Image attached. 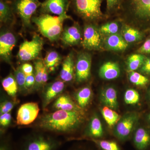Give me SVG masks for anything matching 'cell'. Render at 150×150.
<instances>
[{
	"label": "cell",
	"mask_w": 150,
	"mask_h": 150,
	"mask_svg": "<svg viewBox=\"0 0 150 150\" xmlns=\"http://www.w3.org/2000/svg\"><path fill=\"white\" fill-rule=\"evenodd\" d=\"M82 111L58 110L43 115L38 123L39 128L58 134H71L83 122Z\"/></svg>",
	"instance_id": "6da1fadb"
},
{
	"label": "cell",
	"mask_w": 150,
	"mask_h": 150,
	"mask_svg": "<svg viewBox=\"0 0 150 150\" xmlns=\"http://www.w3.org/2000/svg\"><path fill=\"white\" fill-rule=\"evenodd\" d=\"M70 18L71 17L67 14L58 16L43 13L32 18V20L43 36L54 41L59 39L62 35L64 21Z\"/></svg>",
	"instance_id": "7a4b0ae2"
},
{
	"label": "cell",
	"mask_w": 150,
	"mask_h": 150,
	"mask_svg": "<svg viewBox=\"0 0 150 150\" xmlns=\"http://www.w3.org/2000/svg\"><path fill=\"white\" fill-rule=\"evenodd\" d=\"M103 0H71L74 9L86 20L94 21L102 18L101 11Z\"/></svg>",
	"instance_id": "3957f363"
},
{
	"label": "cell",
	"mask_w": 150,
	"mask_h": 150,
	"mask_svg": "<svg viewBox=\"0 0 150 150\" xmlns=\"http://www.w3.org/2000/svg\"><path fill=\"white\" fill-rule=\"evenodd\" d=\"M122 10L135 20L150 21V0H124Z\"/></svg>",
	"instance_id": "277c9868"
},
{
	"label": "cell",
	"mask_w": 150,
	"mask_h": 150,
	"mask_svg": "<svg viewBox=\"0 0 150 150\" xmlns=\"http://www.w3.org/2000/svg\"><path fill=\"white\" fill-rule=\"evenodd\" d=\"M139 118V115L135 112H128L121 117L113 129L115 138L121 142L131 139Z\"/></svg>",
	"instance_id": "5b68a950"
},
{
	"label": "cell",
	"mask_w": 150,
	"mask_h": 150,
	"mask_svg": "<svg viewBox=\"0 0 150 150\" xmlns=\"http://www.w3.org/2000/svg\"><path fill=\"white\" fill-rule=\"evenodd\" d=\"M61 144V142L53 137L36 134L25 139L21 150H56Z\"/></svg>",
	"instance_id": "8992f818"
},
{
	"label": "cell",
	"mask_w": 150,
	"mask_h": 150,
	"mask_svg": "<svg viewBox=\"0 0 150 150\" xmlns=\"http://www.w3.org/2000/svg\"><path fill=\"white\" fill-rule=\"evenodd\" d=\"M43 41L40 36L34 35L30 40H24L19 48L18 56L22 62H28L35 59L40 54Z\"/></svg>",
	"instance_id": "52a82bcc"
},
{
	"label": "cell",
	"mask_w": 150,
	"mask_h": 150,
	"mask_svg": "<svg viewBox=\"0 0 150 150\" xmlns=\"http://www.w3.org/2000/svg\"><path fill=\"white\" fill-rule=\"evenodd\" d=\"M41 3L39 0H16L14 4V9L25 25L29 26L31 18Z\"/></svg>",
	"instance_id": "ba28073f"
},
{
	"label": "cell",
	"mask_w": 150,
	"mask_h": 150,
	"mask_svg": "<svg viewBox=\"0 0 150 150\" xmlns=\"http://www.w3.org/2000/svg\"><path fill=\"white\" fill-rule=\"evenodd\" d=\"M40 108L37 103L28 102L21 105L17 113L16 123L23 126L32 123L37 118Z\"/></svg>",
	"instance_id": "9c48e42d"
},
{
	"label": "cell",
	"mask_w": 150,
	"mask_h": 150,
	"mask_svg": "<svg viewBox=\"0 0 150 150\" xmlns=\"http://www.w3.org/2000/svg\"><path fill=\"white\" fill-rule=\"evenodd\" d=\"M99 29L93 25H87L83 30L82 45L88 50H98L101 47L102 38Z\"/></svg>",
	"instance_id": "30bf717a"
},
{
	"label": "cell",
	"mask_w": 150,
	"mask_h": 150,
	"mask_svg": "<svg viewBox=\"0 0 150 150\" xmlns=\"http://www.w3.org/2000/svg\"><path fill=\"white\" fill-rule=\"evenodd\" d=\"M91 57L86 52H81L78 55L76 65L75 78L78 83L87 80L90 76Z\"/></svg>",
	"instance_id": "8fae6325"
},
{
	"label": "cell",
	"mask_w": 150,
	"mask_h": 150,
	"mask_svg": "<svg viewBox=\"0 0 150 150\" xmlns=\"http://www.w3.org/2000/svg\"><path fill=\"white\" fill-rule=\"evenodd\" d=\"M69 4V0H45L41 3L40 10L43 13L61 16L67 14Z\"/></svg>",
	"instance_id": "7c38bea8"
},
{
	"label": "cell",
	"mask_w": 150,
	"mask_h": 150,
	"mask_svg": "<svg viewBox=\"0 0 150 150\" xmlns=\"http://www.w3.org/2000/svg\"><path fill=\"white\" fill-rule=\"evenodd\" d=\"M16 43V39L13 33L9 31L1 33L0 36V56L5 62H10L12 51Z\"/></svg>",
	"instance_id": "4fadbf2b"
},
{
	"label": "cell",
	"mask_w": 150,
	"mask_h": 150,
	"mask_svg": "<svg viewBox=\"0 0 150 150\" xmlns=\"http://www.w3.org/2000/svg\"><path fill=\"white\" fill-rule=\"evenodd\" d=\"M65 88L64 82L57 81L47 85L43 96V107L46 108L57 97L60 96Z\"/></svg>",
	"instance_id": "5bb4252c"
},
{
	"label": "cell",
	"mask_w": 150,
	"mask_h": 150,
	"mask_svg": "<svg viewBox=\"0 0 150 150\" xmlns=\"http://www.w3.org/2000/svg\"><path fill=\"white\" fill-rule=\"evenodd\" d=\"M133 144L137 150L150 149V131L144 128H138L133 136Z\"/></svg>",
	"instance_id": "9a60e30c"
},
{
	"label": "cell",
	"mask_w": 150,
	"mask_h": 150,
	"mask_svg": "<svg viewBox=\"0 0 150 150\" xmlns=\"http://www.w3.org/2000/svg\"><path fill=\"white\" fill-rule=\"evenodd\" d=\"M61 38L65 45L71 46L77 45L81 40L80 29L76 25L67 27L62 32Z\"/></svg>",
	"instance_id": "2e32d148"
},
{
	"label": "cell",
	"mask_w": 150,
	"mask_h": 150,
	"mask_svg": "<svg viewBox=\"0 0 150 150\" xmlns=\"http://www.w3.org/2000/svg\"><path fill=\"white\" fill-rule=\"evenodd\" d=\"M104 133L101 121L96 115L91 119L88 128L84 133V139H102Z\"/></svg>",
	"instance_id": "e0dca14e"
},
{
	"label": "cell",
	"mask_w": 150,
	"mask_h": 150,
	"mask_svg": "<svg viewBox=\"0 0 150 150\" xmlns=\"http://www.w3.org/2000/svg\"><path fill=\"white\" fill-rule=\"evenodd\" d=\"M74 54L70 53L66 57L62 64L60 76L64 82L71 81L74 76Z\"/></svg>",
	"instance_id": "ac0fdd59"
},
{
	"label": "cell",
	"mask_w": 150,
	"mask_h": 150,
	"mask_svg": "<svg viewBox=\"0 0 150 150\" xmlns=\"http://www.w3.org/2000/svg\"><path fill=\"white\" fill-rule=\"evenodd\" d=\"M121 71L117 63L112 62H105L101 66L99 70L100 77L103 79L111 80L120 76Z\"/></svg>",
	"instance_id": "d6986e66"
},
{
	"label": "cell",
	"mask_w": 150,
	"mask_h": 150,
	"mask_svg": "<svg viewBox=\"0 0 150 150\" xmlns=\"http://www.w3.org/2000/svg\"><path fill=\"white\" fill-rule=\"evenodd\" d=\"M53 108L56 110H62L69 111L82 112V108L75 103L67 95L60 96L53 104Z\"/></svg>",
	"instance_id": "ffe728a7"
},
{
	"label": "cell",
	"mask_w": 150,
	"mask_h": 150,
	"mask_svg": "<svg viewBox=\"0 0 150 150\" xmlns=\"http://www.w3.org/2000/svg\"><path fill=\"white\" fill-rule=\"evenodd\" d=\"M100 98L105 106L114 110L118 108L117 93L114 88L108 87L103 90L100 93Z\"/></svg>",
	"instance_id": "44dd1931"
},
{
	"label": "cell",
	"mask_w": 150,
	"mask_h": 150,
	"mask_svg": "<svg viewBox=\"0 0 150 150\" xmlns=\"http://www.w3.org/2000/svg\"><path fill=\"white\" fill-rule=\"evenodd\" d=\"M105 44L108 49L115 51H124L128 46V43L123 37L117 33L107 35Z\"/></svg>",
	"instance_id": "7402d4cb"
},
{
	"label": "cell",
	"mask_w": 150,
	"mask_h": 150,
	"mask_svg": "<svg viewBox=\"0 0 150 150\" xmlns=\"http://www.w3.org/2000/svg\"><path fill=\"white\" fill-rule=\"evenodd\" d=\"M92 95V92L89 87H84L79 90L75 95L78 105L82 109L87 106L90 102Z\"/></svg>",
	"instance_id": "603a6c76"
},
{
	"label": "cell",
	"mask_w": 150,
	"mask_h": 150,
	"mask_svg": "<svg viewBox=\"0 0 150 150\" xmlns=\"http://www.w3.org/2000/svg\"><path fill=\"white\" fill-rule=\"evenodd\" d=\"M90 141L99 150H123L117 142L102 139H85Z\"/></svg>",
	"instance_id": "cb8c5ba5"
},
{
	"label": "cell",
	"mask_w": 150,
	"mask_h": 150,
	"mask_svg": "<svg viewBox=\"0 0 150 150\" xmlns=\"http://www.w3.org/2000/svg\"><path fill=\"white\" fill-rule=\"evenodd\" d=\"M122 34V37L127 43L137 42L143 38L142 33L139 30L127 25L123 26Z\"/></svg>",
	"instance_id": "d4e9b609"
},
{
	"label": "cell",
	"mask_w": 150,
	"mask_h": 150,
	"mask_svg": "<svg viewBox=\"0 0 150 150\" xmlns=\"http://www.w3.org/2000/svg\"><path fill=\"white\" fill-rule=\"evenodd\" d=\"M2 85L9 96L14 98L16 97L18 90V86L13 75L11 74L4 78L2 81Z\"/></svg>",
	"instance_id": "484cf974"
},
{
	"label": "cell",
	"mask_w": 150,
	"mask_h": 150,
	"mask_svg": "<svg viewBox=\"0 0 150 150\" xmlns=\"http://www.w3.org/2000/svg\"><path fill=\"white\" fill-rule=\"evenodd\" d=\"M62 57L58 52L52 51L48 52L43 60L48 71L52 72L60 64Z\"/></svg>",
	"instance_id": "4316f807"
},
{
	"label": "cell",
	"mask_w": 150,
	"mask_h": 150,
	"mask_svg": "<svg viewBox=\"0 0 150 150\" xmlns=\"http://www.w3.org/2000/svg\"><path fill=\"white\" fill-rule=\"evenodd\" d=\"M35 69V84L34 88L35 90H39L43 87L42 79L44 70L46 68L43 60L37 59L34 62Z\"/></svg>",
	"instance_id": "83f0119b"
},
{
	"label": "cell",
	"mask_w": 150,
	"mask_h": 150,
	"mask_svg": "<svg viewBox=\"0 0 150 150\" xmlns=\"http://www.w3.org/2000/svg\"><path fill=\"white\" fill-rule=\"evenodd\" d=\"M146 57L143 54H134L129 56L127 60L128 71H136L142 67Z\"/></svg>",
	"instance_id": "f1b7e54d"
},
{
	"label": "cell",
	"mask_w": 150,
	"mask_h": 150,
	"mask_svg": "<svg viewBox=\"0 0 150 150\" xmlns=\"http://www.w3.org/2000/svg\"><path fill=\"white\" fill-rule=\"evenodd\" d=\"M101 113L104 120L110 127L115 126L121 118V116L117 112L107 106L102 108Z\"/></svg>",
	"instance_id": "f546056e"
},
{
	"label": "cell",
	"mask_w": 150,
	"mask_h": 150,
	"mask_svg": "<svg viewBox=\"0 0 150 150\" xmlns=\"http://www.w3.org/2000/svg\"><path fill=\"white\" fill-rule=\"evenodd\" d=\"M13 17L12 9L4 0L0 1V21L1 22L6 23L11 21Z\"/></svg>",
	"instance_id": "4dcf8cb0"
},
{
	"label": "cell",
	"mask_w": 150,
	"mask_h": 150,
	"mask_svg": "<svg viewBox=\"0 0 150 150\" xmlns=\"http://www.w3.org/2000/svg\"><path fill=\"white\" fill-rule=\"evenodd\" d=\"M128 74L129 81L135 85L145 86L149 83V78L135 71H129Z\"/></svg>",
	"instance_id": "1f68e13d"
},
{
	"label": "cell",
	"mask_w": 150,
	"mask_h": 150,
	"mask_svg": "<svg viewBox=\"0 0 150 150\" xmlns=\"http://www.w3.org/2000/svg\"><path fill=\"white\" fill-rule=\"evenodd\" d=\"M15 77L18 86V90L21 92L27 91L25 87L26 76L22 70L21 67H18L15 71Z\"/></svg>",
	"instance_id": "d6a6232c"
},
{
	"label": "cell",
	"mask_w": 150,
	"mask_h": 150,
	"mask_svg": "<svg viewBox=\"0 0 150 150\" xmlns=\"http://www.w3.org/2000/svg\"><path fill=\"white\" fill-rule=\"evenodd\" d=\"M124 101L127 104H137L140 100V95L137 91L134 89H129L125 92Z\"/></svg>",
	"instance_id": "836d02e7"
},
{
	"label": "cell",
	"mask_w": 150,
	"mask_h": 150,
	"mask_svg": "<svg viewBox=\"0 0 150 150\" xmlns=\"http://www.w3.org/2000/svg\"><path fill=\"white\" fill-rule=\"evenodd\" d=\"M119 29V26L116 22H111L102 25L100 28L101 34L109 35L117 34Z\"/></svg>",
	"instance_id": "e575fe53"
},
{
	"label": "cell",
	"mask_w": 150,
	"mask_h": 150,
	"mask_svg": "<svg viewBox=\"0 0 150 150\" xmlns=\"http://www.w3.org/2000/svg\"><path fill=\"white\" fill-rule=\"evenodd\" d=\"M124 0H106L107 11L109 13H112L122 9Z\"/></svg>",
	"instance_id": "d590c367"
},
{
	"label": "cell",
	"mask_w": 150,
	"mask_h": 150,
	"mask_svg": "<svg viewBox=\"0 0 150 150\" xmlns=\"http://www.w3.org/2000/svg\"><path fill=\"white\" fill-rule=\"evenodd\" d=\"M15 105V102L8 100H5L1 103L0 106V113L1 114L4 113L10 112L12 110Z\"/></svg>",
	"instance_id": "8d00e7d4"
},
{
	"label": "cell",
	"mask_w": 150,
	"mask_h": 150,
	"mask_svg": "<svg viewBox=\"0 0 150 150\" xmlns=\"http://www.w3.org/2000/svg\"><path fill=\"white\" fill-rule=\"evenodd\" d=\"M11 118L10 112L1 114L0 116V125L2 127H7L10 124Z\"/></svg>",
	"instance_id": "74e56055"
},
{
	"label": "cell",
	"mask_w": 150,
	"mask_h": 150,
	"mask_svg": "<svg viewBox=\"0 0 150 150\" xmlns=\"http://www.w3.org/2000/svg\"><path fill=\"white\" fill-rule=\"evenodd\" d=\"M139 71L143 74L150 76V58H146Z\"/></svg>",
	"instance_id": "f35d334b"
},
{
	"label": "cell",
	"mask_w": 150,
	"mask_h": 150,
	"mask_svg": "<svg viewBox=\"0 0 150 150\" xmlns=\"http://www.w3.org/2000/svg\"><path fill=\"white\" fill-rule=\"evenodd\" d=\"M35 77L34 74L26 76L25 87L28 91L34 88L35 84Z\"/></svg>",
	"instance_id": "ab89813d"
},
{
	"label": "cell",
	"mask_w": 150,
	"mask_h": 150,
	"mask_svg": "<svg viewBox=\"0 0 150 150\" xmlns=\"http://www.w3.org/2000/svg\"><path fill=\"white\" fill-rule=\"evenodd\" d=\"M138 52L141 54H150V38L145 41L143 45L138 49Z\"/></svg>",
	"instance_id": "60d3db41"
},
{
	"label": "cell",
	"mask_w": 150,
	"mask_h": 150,
	"mask_svg": "<svg viewBox=\"0 0 150 150\" xmlns=\"http://www.w3.org/2000/svg\"><path fill=\"white\" fill-rule=\"evenodd\" d=\"M21 69L25 76L33 74V68L32 65L28 63H25L21 66Z\"/></svg>",
	"instance_id": "b9f144b4"
},
{
	"label": "cell",
	"mask_w": 150,
	"mask_h": 150,
	"mask_svg": "<svg viewBox=\"0 0 150 150\" xmlns=\"http://www.w3.org/2000/svg\"><path fill=\"white\" fill-rule=\"evenodd\" d=\"M0 150H12L8 139L2 140L1 143Z\"/></svg>",
	"instance_id": "7bdbcfd3"
},
{
	"label": "cell",
	"mask_w": 150,
	"mask_h": 150,
	"mask_svg": "<svg viewBox=\"0 0 150 150\" xmlns=\"http://www.w3.org/2000/svg\"><path fill=\"white\" fill-rule=\"evenodd\" d=\"M71 150H93L91 149H87V148L82 147H78L77 148H76V149H74ZM98 150H99L98 149Z\"/></svg>",
	"instance_id": "ee69618b"
},
{
	"label": "cell",
	"mask_w": 150,
	"mask_h": 150,
	"mask_svg": "<svg viewBox=\"0 0 150 150\" xmlns=\"http://www.w3.org/2000/svg\"><path fill=\"white\" fill-rule=\"evenodd\" d=\"M148 121H149V123H150V113L149 114V115H148Z\"/></svg>",
	"instance_id": "f6af8a7d"
},
{
	"label": "cell",
	"mask_w": 150,
	"mask_h": 150,
	"mask_svg": "<svg viewBox=\"0 0 150 150\" xmlns=\"http://www.w3.org/2000/svg\"><path fill=\"white\" fill-rule=\"evenodd\" d=\"M149 98L150 99V89L149 91Z\"/></svg>",
	"instance_id": "bcb514c9"
}]
</instances>
